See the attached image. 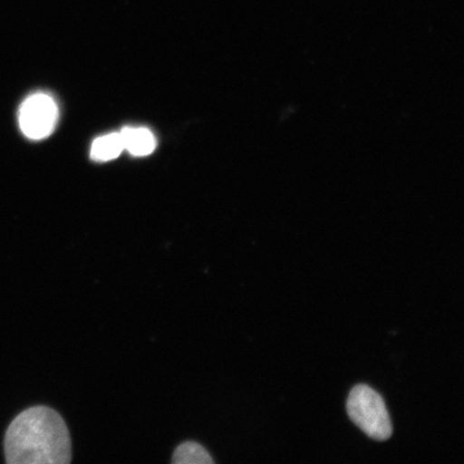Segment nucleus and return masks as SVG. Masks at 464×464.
<instances>
[{"instance_id": "nucleus-5", "label": "nucleus", "mask_w": 464, "mask_h": 464, "mask_svg": "<svg viewBox=\"0 0 464 464\" xmlns=\"http://www.w3.org/2000/svg\"><path fill=\"white\" fill-rule=\"evenodd\" d=\"M124 150L121 133H109L92 142L91 158L97 161H108L119 158Z\"/></svg>"}, {"instance_id": "nucleus-1", "label": "nucleus", "mask_w": 464, "mask_h": 464, "mask_svg": "<svg viewBox=\"0 0 464 464\" xmlns=\"http://www.w3.org/2000/svg\"><path fill=\"white\" fill-rule=\"evenodd\" d=\"M9 464H67L72 440L65 420L49 406H32L11 421L4 440Z\"/></svg>"}, {"instance_id": "nucleus-4", "label": "nucleus", "mask_w": 464, "mask_h": 464, "mask_svg": "<svg viewBox=\"0 0 464 464\" xmlns=\"http://www.w3.org/2000/svg\"><path fill=\"white\" fill-rule=\"evenodd\" d=\"M120 133L124 150H129L131 155L148 156L156 148L153 133L144 127H125Z\"/></svg>"}, {"instance_id": "nucleus-3", "label": "nucleus", "mask_w": 464, "mask_h": 464, "mask_svg": "<svg viewBox=\"0 0 464 464\" xmlns=\"http://www.w3.org/2000/svg\"><path fill=\"white\" fill-rule=\"evenodd\" d=\"M58 121V107L54 98L45 92H36L26 98L19 111V125L24 136L32 140H43L54 131Z\"/></svg>"}, {"instance_id": "nucleus-6", "label": "nucleus", "mask_w": 464, "mask_h": 464, "mask_svg": "<svg viewBox=\"0 0 464 464\" xmlns=\"http://www.w3.org/2000/svg\"><path fill=\"white\" fill-rule=\"evenodd\" d=\"M172 463L174 464H210L214 463L208 451L202 445L188 440L179 445L173 452Z\"/></svg>"}, {"instance_id": "nucleus-2", "label": "nucleus", "mask_w": 464, "mask_h": 464, "mask_svg": "<svg viewBox=\"0 0 464 464\" xmlns=\"http://www.w3.org/2000/svg\"><path fill=\"white\" fill-rule=\"evenodd\" d=\"M347 413L355 425L375 440L392 437V425L384 399L368 385L353 388L346 404Z\"/></svg>"}]
</instances>
